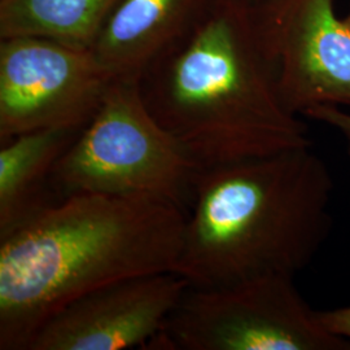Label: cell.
Returning <instances> with one entry per match:
<instances>
[{"label": "cell", "mask_w": 350, "mask_h": 350, "mask_svg": "<svg viewBox=\"0 0 350 350\" xmlns=\"http://www.w3.org/2000/svg\"><path fill=\"white\" fill-rule=\"evenodd\" d=\"M317 315L328 332L350 342V305L334 310L317 312Z\"/></svg>", "instance_id": "cell-12"}, {"label": "cell", "mask_w": 350, "mask_h": 350, "mask_svg": "<svg viewBox=\"0 0 350 350\" xmlns=\"http://www.w3.org/2000/svg\"><path fill=\"white\" fill-rule=\"evenodd\" d=\"M173 350H348L302 299L293 276L265 275L188 287L147 348Z\"/></svg>", "instance_id": "cell-5"}, {"label": "cell", "mask_w": 350, "mask_h": 350, "mask_svg": "<svg viewBox=\"0 0 350 350\" xmlns=\"http://www.w3.org/2000/svg\"><path fill=\"white\" fill-rule=\"evenodd\" d=\"M79 133L52 129L0 140V240L63 200L53 173Z\"/></svg>", "instance_id": "cell-10"}, {"label": "cell", "mask_w": 350, "mask_h": 350, "mask_svg": "<svg viewBox=\"0 0 350 350\" xmlns=\"http://www.w3.org/2000/svg\"><path fill=\"white\" fill-rule=\"evenodd\" d=\"M348 20H349V21H350V14H349V16H348Z\"/></svg>", "instance_id": "cell-15"}, {"label": "cell", "mask_w": 350, "mask_h": 350, "mask_svg": "<svg viewBox=\"0 0 350 350\" xmlns=\"http://www.w3.org/2000/svg\"><path fill=\"white\" fill-rule=\"evenodd\" d=\"M208 0H117L90 50L114 79L138 81Z\"/></svg>", "instance_id": "cell-9"}, {"label": "cell", "mask_w": 350, "mask_h": 350, "mask_svg": "<svg viewBox=\"0 0 350 350\" xmlns=\"http://www.w3.org/2000/svg\"><path fill=\"white\" fill-rule=\"evenodd\" d=\"M342 134H344V139H345L347 148H348V153H349L350 156V116L347 118V121H345V124H344Z\"/></svg>", "instance_id": "cell-13"}, {"label": "cell", "mask_w": 350, "mask_h": 350, "mask_svg": "<svg viewBox=\"0 0 350 350\" xmlns=\"http://www.w3.org/2000/svg\"><path fill=\"white\" fill-rule=\"evenodd\" d=\"M252 11L291 112L350 105V21L334 0H266Z\"/></svg>", "instance_id": "cell-7"}, {"label": "cell", "mask_w": 350, "mask_h": 350, "mask_svg": "<svg viewBox=\"0 0 350 350\" xmlns=\"http://www.w3.org/2000/svg\"><path fill=\"white\" fill-rule=\"evenodd\" d=\"M138 86L200 169L312 147L308 127L282 100L253 11L239 0H208Z\"/></svg>", "instance_id": "cell-1"}, {"label": "cell", "mask_w": 350, "mask_h": 350, "mask_svg": "<svg viewBox=\"0 0 350 350\" xmlns=\"http://www.w3.org/2000/svg\"><path fill=\"white\" fill-rule=\"evenodd\" d=\"M188 287L182 276L160 273L95 289L49 318L26 350L147 348Z\"/></svg>", "instance_id": "cell-8"}, {"label": "cell", "mask_w": 350, "mask_h": 350, "mask_svg": "<svg viewBox=\"0 0 350 350\" xmlns=\"http://www.w3.org/2000/svg\"><path fill=\"white\" fill-rule=\"evenodd\" d=\"M332 193L312 147L200 169L175 274L202 288L296 275L331 232Z\"/></svg>", "instance_id": "cell-3"}, {"label": "cell", "mask_w": 350, "mask_h": 350, "mask_svg": "<svg viewBox=\"0 0 350 350\" xmlns=\"http://www.w3.org/2000/svg\"><path fill=\"white\" fill-rule=\"evenodd\" d=\"M239 1H241L245 5H248L250 8H254V7L260 5V4H262L263 1H266V0H239Z\"/></svg>", "instance_id": "cell-14"}, {"label": "cell", "mask_w": 350, "mask_h": 350, "mask_svg": "<svg viewBox=\"0 0 350 350\" xmlns=\"http://www.w3.org/2000/svg\"><path fill=\"white\" fill-rule=\"evenodd\" d=\"M114 81L90 49L49 38L0 39V140L82 130Z\"/></svg>", "instance_id": "cell-6"}, {"label": "cell", "mask_w": 350, "mask_h": 350, "mask_svg": "<svg viewBox=\"0 0 350 350\" xmlns=\"http://www.w3.org/2000/svg\"><path fill=\"white\" fill-rule=\"evenodd\" d=\"M199 170L150 114L138 81L116 79L99 111L59 160L53 186L62 199L100 193L185 208Z\"/></svg>", "instance_id": "cell-4"}, {"label": "cell", "mask_w": 350, "mask_h": 350, "mask_svg": "<svg viewBox=\"0 0 350 350\" xmlns=\"http://www.w3.org/2000/svg\"><path fill=\"white\" fill-rule=\"evenodd\" d=\"M117 0H0V39L42 37L91 49Z\"/></svg>", "instance_id": "cell-11"}, {"label": "cell", "mask_w": 350, "mask_h": 350, "mask_svg": "<svg viewBox=\"0 0 350 350\" xmlns=\"http://www.w3.org/2000/svg\"><path fill=\"white\" fill-rule=\"evenodd\" d=\"M187 213L166 201L77 193L0 240V350H26L42 325L90 292L175 273Z\"/></svg>", "instance_id": "cell-2"}]
</instances>
